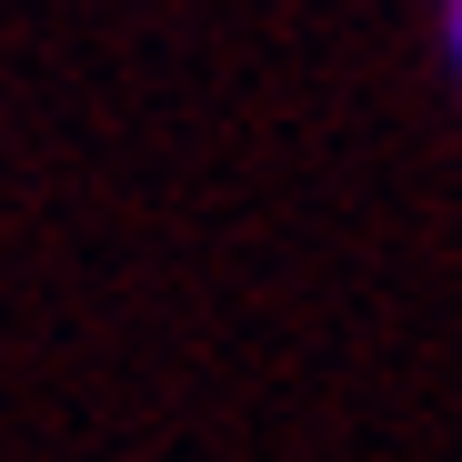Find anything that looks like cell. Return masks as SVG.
<instances>
[{
	"instance_id": "6da1fadb",
	"label": "cell",
	"mask_w": 462,
	"mask_h": 462,
	"mask_svg": "<svg viewBox=\"0 0 462 462\" xmlns=\"http://www.w3.org/2000/svg\"><path fill=\"white\" fill-rule=\"evenodd\" d=\"M442 51H452V70H462V0H442Z\"/></svg>"
}]
</instances>
